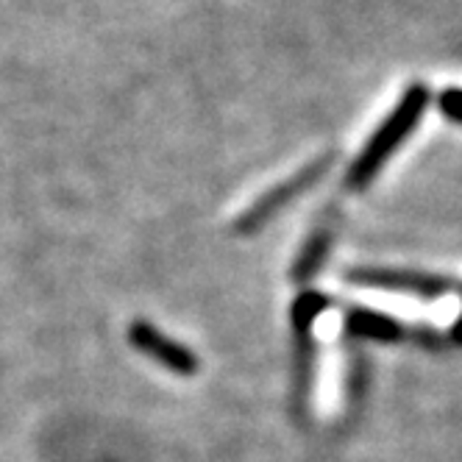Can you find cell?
<instances>
[{"instance_id": "6da1fadb", "label": "cell", "mask_w": 462, "mask_h": 462, "mask_svg": "<svg viewBox=\"0 0 462 462\" xmlns=\"http://www.w3.org/2000/svg\"><path fill=\"white\" fill-rule=\"evenodd\" d=\"M426 104H429V89L423 84H412L402 95V101L395 104V109L384 117V123L374 131L365 148L351 162V168L346 173L348 189H362L376 179V173L384 168V162L399 151L404 140L415 131L420 115L426 112Z\"/></svg>"}, {"instance_id": "52a82bcc", "label": "cell", "mask_w": 462, "mask_h": 462, "mask_svg": "<svg viewBox=\"0 0 462 462\" xmlns=\"http://www.w3.org/2000/svg\"><path fill=\"white\" fill-rule=\"evenodd\" d=\"M328 307V299L323 292H301L299 299L292 301V310H290V320H292V332L295 335H312V326L315 320L326 312Z\"/></svg>"}, {"instance_id": "8992f818", "label": "cell", "mask_w": 462, "mask_h": 462, "mask_svg": "<svg viewBox=\"0 0 462 462\" xmlns=\"http://www.w3.org/2000/svg\"><path fill=\"white\" fill-rule=\"evenodd\" d=\"M335 235H337V215H328L323 223L315 226V231L304 243V248L299 251V259H295V265H292V279L295 282H307L320 271L328 248L335 245Z\"/></svg>"}, {"instance_id": "7a4b0ae2", "label": "cell", "mask_w": 462, "mask_h": 462, "mask_svg": "<svg viewBox=\"0 0 462 462\" xmlns=\"http://www.w3.org/2000/svg\"><path fill=\"white\" fill-rule=\"evenodd\" d=\"M335 159H337V153H323V156H318L315 162L304 164V168H301L299 173H295V176H290L287 181L276 184V187L268 189L265 195H259L256 201L237 217L235 231H237V235H254L256 228H262L268 220H273V217H276L287 204H292L301 192H307L312 184H318V181L323 179V173L328 171V164H335Z\"/></svg>"}, {"instance_id": "5b68a950", "label": "cell", "mask_w": 462, "mask_h": 462, "mask_svg": "<svg viewBox=\"0 0 462 462\" xmlns=\"http://www.w3.org/2000/svg\"><path fill=\"white\" fill-rule=\"evenodd\" d=\"M346 332L348 337L354 340H376V343H395L402 340L404 328L402 323L384 315V312H376V310H365V307H356L346 315Z\"/></svg>"}, {"instance_id": "277c9868", "label": "cell", "mask_w": 462, "mask_h": 462, "mask_svg": "<svg viewBox=\"0 0 462 462\" xmlns=\"http://www.w3.org/2000/svg\"><path fill=\"white\" fill-rule=\"evenodd\" d=\"M128 340L137 351L156 359L159 365H164L176 376H195L198 374V356L189 348H184L181 343L171 340L168 335H162L159 328L151 326L148 320L131 323L128 326Z\"/></svg>"}, {"instance_id": "3957f363", "label": "cell", "mask_w": 462, "mask_h": 462, "mask_svg": "<svg viewBox=\"0 0 462 462\" xmlns=\"http://www.w3.org/2000/svg\"><path fill=\"white\" fill-rule=\"evenodd\" d=\"M346 279L356 287H374V290H393V292H412L423 299H438L454 290V282L446 276L418 273V271H395V268H351Z\"/></svg>"}, {"instance_id": "9c48e42d", "label": "cell", "mask_w": 462, "mask_h": 462, "mask_svg": "<svg viewBox=\"0 0 462 462\" xmlns=\"http://www.w3.org/2000/svg\"><path fill=\"white\" fill-rule=\"evenodd\" d=\"M451 340L462 346V315L457 318V323H454V328H451Z\"/></svg>"}, {"instance_id": "ba28073f", "label": "cell", "mask_w": 462, "mask_h": 462, "mask_svg": "<svg viewBox=\"0 0 462 462\" xmlns=\"http://www.w3.org/2000/svg\"><path fill=\"white\" fill-rule=\"evenodd\" d=\"M438 106H440V112H443L448 120H454V123H459V125H462V89L451 87V89L440 92Z\"/></svg>"}]
</instances>
